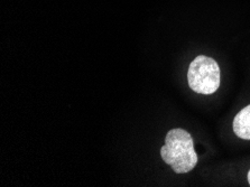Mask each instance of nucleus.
<instances>
[{"label": "nucleus", "instance_id": "nucleus-1", "mask_svg": "<svg viewBox=\"0 0 250 187\" xmlns=\"http://www.w3.org/2000/svg\"><path fill=\"white\" fill-rule=\"evenodd\" d=\"M161 156L176 174H187L198 164V155L191 135L179 128L167 132L165 145L161 148Z\"/></svg>", "mask_w": 250, "mask_h": 187}, {"label": "nucleus", "instance_id": "nucleus-2", "mask_svg": "<svg viewBox=\"0 0 250 187\" xmlns=\"http://www.w3.org/2000/svg\"><path fill=\"white\" fill-rule=\"evenodd\" d=\"M220 67L217 61L200 55L190 64L188 82L191 89L200 94H212L220 86Z\"/></svg>", "mask_w": 250, "mask_h": 187}, {"label": "nucleus", "instance_id": "nucleus-3", "mask_svg": "<svg viewBox=\"0 0 250 187\" xmlns=\"http://www.w3.org/2000/svg\"><path fill=\"white\" fill-rule=\"evenodd\" d=\"M233 131L239 138L250 140V104L245 106L234 117Z\"/></svg>", "mask_w": 250, "mask_h": 187}, {"label": "nucleus", "instance_id": "nucleus-4", "mask_svg": "<svg viewBox=\"0 0 250 187\" xmlns=\"http://www.w3.org/2000/svg\"><path fill=\"white\" fill-rule=\"evenodd\" d=\"M248 182H249V185H250V169H249V173H248Z\"/></svg>", "mask_w": 250, "mask_h": 187}]
</instances>
